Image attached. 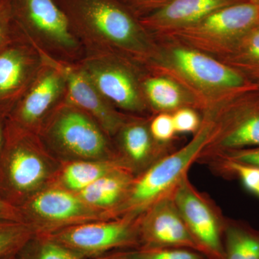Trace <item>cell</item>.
I'll use <instances>...</instances> for the list:
<instances>
[{"mask_svg":"<svg viewBox=\"0 0 259 259\" xmlns=\"http://www.w3.org/2000/svg\"><path fill=\"white\" fill-rule=\"evenodd\" d=\"M74 33L99 47L136 57H148L151 44L147 30L119 0H55Z\"/></svg>","mask_w":259,"mask_h":259,"instance_id":"cell-1","label":"cell"},{"mask_svg":"<svg viewBox=\"0 0 259 259\" xmlns=\"http://www.w3.org/2000/svg\"><path fill=\"white\" fill-rule=\"evenodd\" d=\"M61 166L37 135L8 122L0 157V198L20 207L34 194L55 183Z\"/></svg>","mask_w":259,"mask_h":259,"instance_id":"cell-2","label":"cell"},{"mask_svg":"<svg viewBox=\"0 0 259 259\" xmlns=\"http://www.w3.org/2000/svg\"><path fill=\"white\" fill-rule=\"evenodd\" d=\"M214 127V116L208 112L188 144L135 177L125 199L112 212L113 218H139L153 204L172 194L210 142Z\"/></svg>","mask_w":259,"mask_h":259,"instance_id":"cell-3","label":"cell"},{"mask_svg":"<svg viewBox=\"0 0 259 259\" xmlns=\"http://www.w3.org/2000/svg\"><path fill=\"white\" fill-rule=\"evenodd\" d=\"M37 135L61 163L120 158L96 121L71 104L49 116Z\"/></svg>","mask_w":259,"mask_h":259,"instance_id":"cell-4","label":"cell"},{"mask_svg":"<svg viewBox=\"0 0 259 259\" xmlns=\"http://www.w3.org/2000/svg\"><path fill=\"white\" fill-rule=\"evenodd\" d=\"M259 26V4L228 5L184 28L162 32L182 40L197 50L226 54L245 34Z\"/></svg>","mask_w":259,"mask_h":259,"instance_id":"cell-5","label":"cell"},{"mask_svg":"<svg viewBox=\"0 0 259 259\" xmlns=\"http://www.w3.org/2000/svg\"><path fill=\"white\" fill-rule=\"evenodd\" d=\"M23 222L36 235H46L81 223L112 219L110 213L92 207L75 192L53 184L18 207Z\"/></svg>","mask_w":259,"mask_h":259,"instance_id":"cell-6","label":"cell"},{"mask_svg":"<svg viewBox=\"0 0 259 259\" xmlns=\"http://www.w3.org/2000/svg\"><path fill=\"white\" fill-rule=\"evenodd\" d=\"M238 98L213 112L215 127L212 140L197 161L206 162L228 151L259 146V86L240 92Z\"/></svg>","mask_w":259,"mask_h":259,"instance_id":"cell-7","label":"cell"},{"mask_svg":"<svg viewBox=\"0 0 259 259\" xmlns=\"http://www.w3.org/2000/svg\"><path fill=\"white\" fill-rule=\"evenodd\" d=\"M139 217L125 216L81 223L41 236L49 237L83 258L99 257L117 248H139Z\"/></svg>","mask_w":259,"mask_h":259,"instance_id":"cell-8","label":"cell"},{"mask_svg":"<svg viewBox=\"0 0 259 259\" xmlns=\"http://www.w3.org/2000/svg\"><path fill=\"white\" fill-rule=\"evenodd\" d=\"M181 215L209 259H225L223 234L226 218L205 194L192 185L188 175L171 194Z\"/></svg>","mask_w":259,"mask_h":259,"instance_id":"cell-9","label":"cell"},{"mask_svg":"<svg viewBox=\"0 0 259 259\" xmlns=\"http://www.w3.org/2000/svg\"><path fill=\"white\" fill-rule=\"evenodd\" d=\"M168 61L182 77L205 93L234 95L253 83L231 66L192 48H174Z\"/></svg>","mask_w":259,"mask_h":259,"instance_id":"cell-10","label":"cell"},{"mask_svg":"<svg viewBox=\"0 0 259 259\" xmlns=\"http://www.w3.org/2000/svg\"><path fill=\"white\" fill-rule=\"evenodd\" d=\"M15 22L29 40L61 50H74L77 41L69 19L55 0H11Z\"/></svg>","mask_w":259,"mask_h":259,"instance_id":"cell-11","label":"cell"},{"mask_svg":"<svg viewBox=\"0 0 259 259\" xmlns=\"http://www.w3.org/2000/svg\"><path fill=\"white\" fill-rule=\"evenodd\" d=\"M32 44L40 61L57 70L64 78L71 105L91 116L107 136L117 134L127 120L97 91L82 68L56 60L36 44Z\"/></svg>","mask_w":259,"mask_h":259,"instance_id":"cell-12","label":"cell"},{"mask_svg":"<svg viewBox=\"0 0 259 259\" xmlns=\"http://www.w3.org/2000/svg\"><path fill=\"white\" fill-rule=\"evenodd\" d=\"M97 91L111 105L131 112L146 110L143 88L134 71L109 56H93L81 65Z\"/></svg>","mask_w":259,"mask_h":259,"instance_id":"cell-13","label":"cell"},{"mask_svg":"<svg viewBox=\"0 0 259 259\" xmlns=\"http://www.w3.org/2000/svg\"><path fill=\"white\" fill-rule=\"evenodd\" d=\"M37 73L27 91L8 115V122L16 128L37 134L66 90L60 73L49 65Z\"/></svg>","mask_w":259,"mask_h":259,"instance_id":"cell-14","label":"cell"},{"mask_svg":"<svg viewBox=\"0 0 259 259\" xmlns=\"http://www.w3.org/2000/svg\"><path fill=\"white\" fill-rule=\"evenodd\" d=\"M38 54L19 28L0 50V109L11 111L38 73Z\"/></svg>","mask_w":259,"mask_h":259,"instance_id":"cell-15","label":"cell"},{"mask_svg":"<svg viewBox=\"0 0 259 259\" xmlns=\"http://www.w3.org/2000/svg\"><path fill=\"white\" fill-rule=\"evenodd\" d=\"M139 227L140 247L186 248L204 255L179 212L171 194L145 211L139 217Z\"/></svg>","mask_w":259,"mask_h":259,"instance_id":"cell-16","label":"cell"},{"mask_svg":"<svg viewBox=\"0 0 259 259\" xmlns=\"http://www.w3.org/2000/svg\"><path fill=\"white\" fill-rule=\"evenodd\" d=\"M117 134L119 156L136 177L169 153L168 144L156 141L144 120L127 121Z\"/></svg>","mask_w":259,"mask_h":259,"instance_id":"cell-17","label":"cell"},{"mask_svg":"<svg viewBox=\"0 0 259 259\" xmlns=\"http://www.w3.org/2000/svg\"><path fill=\"white\" fill-rule=\"evenodd\" d=\"M244 2L245 0H173L161 9L139 20L146 30L162 33L188 26L221 8Z\"/></svg>","mask_w":259,"mask_h":259,"instance_id":"cell-18","label":"cell"},{"mask_svg":"<svg viewBox=\"0 0 259 259\" xmlns=\"http://www.w3.org/2000/svg\"><path fill=\"white\" fill-rule=\"evenodd\" d=\"M135 177L128 169L117 170L101 177L76 194L92 207L110 213L113 219L112 212L125 199Z\"/></svg>","mask_w":259,"mask_h":259,"instance_id":"cell-19","label":"cell"},{"mask_svg":"<svg viewBox=\"0 0 259 259\" xmlns=\"http://www.w3.org/2000/svg\"><path fill=\"white\" fill-rule=\"evenodd\" d=\"M123 168L131 171L121 158L66 162L61 163L54 184L77 193L101 177Z\"/></svg>","mask_w":259,"mask_h":259,"instance_id":"cell-20","label":"cell"},{"mask_svg":"<svg viewBox=\"0 0 259 259\" xmlns=\"http://www.w3.org/2000/svg\"><path fill=\"white\" fill-rule=\"evenodd\" d=\"M225 259H259V230L245 221L226 218Z\"/></svg>","mask_w":259,"mask_h":259,"instance_id":"cell-21","label":"cell"},{"mask_svg":"<svg viewBox=\"0 0 259 259\" xmlns=\"http://www.w3.org/2000/svg\"><path fill=\"white\" fill-rule=\"evenodd\" d=\"M225 54L230 66L247 79H259V26L245 34Z\"/></svg>","mask_w":259,"mask_h":259,"instance_id":"cell-22","label":"cell"},{"mask_svg":"<svg viewBox=\"0 0 259 259\" xmlns=\"http://www.w3.org/2000/svg\"><path fill=\"white\" fill-rule=\"evenodd\" d=\"M142 88L148 102L157 111H176L188 102L180 85L168 78H148Z\"/></svg>","mask_w":259,"mask_h":259,"instance_id":"cell-23","label":"cell"},{"mask_svg":"<svg viewBox=\"0 0 259 259\" xmlns=\"http://www.w3.org/2000/svg\"><path fill=\"white\" fill-rule=\"evenodd\" d=\"M17 259H86L49 237L36 235L16 254Z\"/></svg>","mask_w":259,"mask_h":259,"instance_id":"cell-24","label":"cell"},{"mask_svg":"<svg viewBox=\"0 0 259 259\" xmlns=\"http://www.w3.org/2000/svg\"><path fill=\"white\" fill-rule=\"evenodd\" d=\"M35 235L33 228L27 223L0 222V258L16 255Z\"/></svg>","mask_w":259,"mask_h":259,"instance_id":"cell-25","label":"cell"},{"mask_svg":"<svg viewBox=\"0 0 259 259\" xmlns=\"http://www.w3.org/2000/svg\"><path fill=\"white\" fill-rule=\"evenodd\" d=\"M118 259H209L195 250L177 248H139L126 249L112 253Z\"/></svg>","mask_w":259,"mask_h":259,"instance_id":"cell-26","label":"cell"},{"mask_svg":"<svg viewBox=\"0 0 259 259\" xmlns=\"http://www.w3.org/2000/svg\"><path fill=\"white\" fill-rule=\"evenodd\" d=\"M223 175L241 181L245 190L259 197V167L218 158L207 162Z\"/></svg>","mask_w":259,"mask_h":259,"instance_id":"cell-27","label":"cell"},{"mask_svg":"<svg viewBox=\"0 0 259 259\" xmlns=\"http://www.w3.org/2000/svg\"><path fill=\"white\" fill-rule=\"evenodd\" d=\"M18 30L13 17L11 0L0 1V50L13 38Z\"/></svg>","mask_w":259,"mask_h":259,"instance_id":"cell-28","label":"cell"},{"mask_svg":"<svg viewBox=\"0 0 259 259\" xmlns=\"http://www.w3.org/2000/svg\"><path fill=\"white\" fill-rule=\"evenodd\" d=\"M149 127L153 137L158 142L165 144H168L176 134L172 115L168 112H161L156 116L149 122Z\"/></svg>","mask_w":259,"mask_h":259,"instance_id":"cell-29","label":"cell"},{"mask_svg":"<svg viewBox=\"0 0 259 259\" xmlns=\"http://www.w3.org/2000/svg\"><path fill=\"white\" fill-rule=\"evenodd\" d=\"M175 131L180 134L194 133L200 127L202 121L198 115L190 107H184L178 109L172 115Z\"/></svg>","mask_w":259,"mask_h":259,"instance_id":"cell-30","label":"cell"},{"mask_svg":"<svg viewBox=\"0 0 259 259\" xmlns=\"http://www.w3.org/2000/svg\"><path fill=\"white\" fill-rule=\"evenodd\" d=\"M137 18H144L161 9L173 0H119Z\"/></svg>","mask_w":259,"mask_h":259,"instance_id":"cell-31","label":"cell"},{"mask_svg":"<svg viewBox=\"0 0 259 259\" xmlns=\"http://www.w3.org/2000/svg\"><path fill=\"white\" fill-rule=\"evenodd\" d=\"M218 158H223V159L229 160V161L259 167V146L258 147L245 148V149L236 150V151L223 153L215 157L211 158L205 163L214 159H218Z\"/></svg>","mask_w":259,"mask_h":259,"instance_id":"cell-32","label":"cell"},{"mask_svg":"<svg viewBox=\"0 0 259 259\" xmlns=\"http://www.w3.org/2000/svg\"><path fill=\"white\" fill-rule=\"evenodd\" d=\"M6 221L24 223L20 209L0 198V222Z\"/></svg>","mask_w":259,"mask_h":259,"instance_id":"cell-33","label":"cell"},{"mask_svg":"<svg viewBox=\"0 0 259 259\" xmlns=\"http://www.w3.org/2000/svg\"><path fill=\"white\" fill-rule=\"evenodd\" d=\"M8 112L0 109V157L4 149L8 128Z\"/></svg>","mask_w":259,"mask_h":259,"instance_id":"cell-34","label":"cell"},{"mask_svg":"<svg viewBox=\"0 0 259 259\" xmlns=\"http://www.w3.org/2000/svg\"><path fill=\"white\" fill-rule=\"evenodd\" d=\"M0 259H17L16 255H9V256L4 257Z\"/></svg>","mask_w":259,"mask_h":259,"instance_id":"cell-35","label":"cell"},{"mask_svg":"<svg viewBox=\"0 0 259 259\" xmlns=\"http://www.w3.org/2000/svg\"><path fill=\"white\" fill-rule=\"evenodd\" d=\"M245 1L250 3H253V4H259V0H245Z\"/></svg>","mask_w":259,"mask_h":259,"instance_id":"cell-36","label":"cell"},{"mask_svg":"<svg viewBox=\"0 0 259 259\" xmlns=\"http://www.w3.org/2000/svg\"><path fill=\"white\" fill-rule=\"evenodd\" d=\"M98 259H118V258H113V257L110 256V255H107V256L100 257V258H99Z\"/></svg>","mask_w":259,"mask_h":259,"instance_id":"cell-37","label":"cell"},{"mask_svg":"<svg viewBox=\"0 0 259 259\" xmlns=\"http://www.w3.org/2000/svg\"><path fill=\"white\" fill-rule=\"evenodd\" d=\"M256 81H257V82L254 83H255V84L258 85V86H259V79H257Z\"/></svg>","mask_w":259,"mask_h":259,"instance_id":"cell-38","label":"cell"},{"mask_svg":"<svg viewBox=\"0 0 259 259\" xmlns=\"http://www.w3.org/2000/svg\"><path fill=\"white\" fill-rule=\"evenodd\" d=\"M0 1H1V0H0Z\"/></svg>","mask_w":259,"mask_h":259,"instance_id":"cell-39","label":"cell"}]
</instances>
